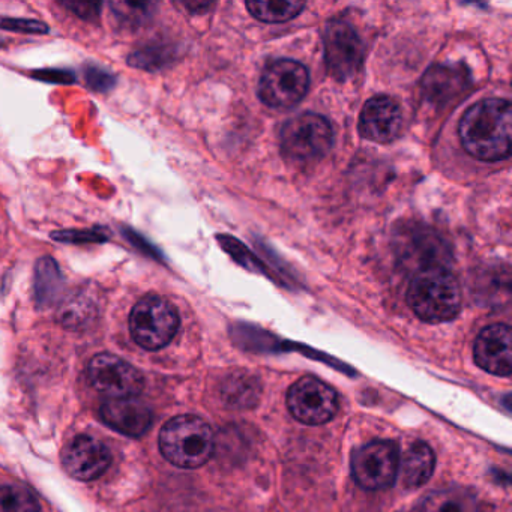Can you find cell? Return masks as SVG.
Listing matches in <instances>:
<instances>
[{
  "label": "cell",
  "instance_id": "1",
  "mask_svg": "<svg viewBox=\"0 0 512 512\" xmlns=\"http://www.w3.org/2000/svg\"><path fill=\"white\" fill-rule=\"evenodd\" d=\"M458 134L467 154L476 160H506L511 155V103L500 98L479 101L464 113Z\"/></svg>",
  "mask_w": 512,
  "mask_h": 512
},
{
  "label": "cell",
  "instance_id": "2",
  "mask_svg": "<svg viewBox=\"0 0 512 512\" xmlns=\"http://www.w3.org/2000/svg\"><path fill=\"white\" fill-rule=\"evenodd\" d=\"M407 304L422 322H451L460 313V284L445 266L416 272L407 290Z\"/></svg>",
  "mask_w": 512,
  "mask_h": 512
},
{
  "label": "cell",
  "instance_id": "3",
  "mask_svg": "<svg viewBox=\"0 0 512 512\" xmlns=\"http://www.w3.org/2000/svg\"><path fill=\"white\" fill-rule=\"evenodd\" d=\"M215 448L214 431L205 419L181 415L170 419L160 433V449L167 461L182 469L208 463Z\"/></svg>",
  "mask_w": 512,
  "mask_h": 512
},
{
  "label": "cell",
  "instance_id": "4",
  "mask_svg": "<svg viewBox=\"0 0 512 512\" xmlns=\"http://www.w3.org/2000/svg\"><path fill=\"white\" fill-rule=\"evenodd\" d=\"M334 145L328 119L304 113L290 119L281 131V154L289 163L307 166L323 160Z\"/></svg>",
  "mask_w": 512,
  "mask_h": 512
},
{
  "label": "cell",
  "instance_id": "5",
  "mask_svg": "<svg viewBox=\"0 0 512 512\" xmlns=\"http://www.w3.org/2000/svg\"><path fill=\"white\" fill-rule=\"evenodd\" d=\"M178 329V311L161 296H146L140 299L131 311V335L143 349H163L175 338Z\"/></svg>",
  "mask_w": 512,
  "mask_h": 512
},
{
  "label": "cell",
  "instance_id": "6",
  "mask_svg": "<svg viewBox=\"0 0 512 512\" xmlns=\"http://www.w3.org/2000/svg\"><path fill=\"white\" fill-rule=\"evenodd\" d=\"M310 76L307 68L292 59L272 62L263 71L259 82V97L272 109H290L304 100Z\"/></svg>",
  "mask_w": 512,
  "mask_h": 512
},
{
  "label": "cell",
  "instance_id": "7",
  "mask_svg": "<svg viewBox=\"0 0 512 512\" xmlns=\"http://www.w3.org/2000/svg\"><path fill=\"white\" fill-rule=\"evenodd\" d=\"M352 473L359 487L385 490L400 473V452L391 440H373L361 446L352 457Z\"/></svg>",
  "mask_w": 512,
  "mask_h": 512
},
{
  "label": "cell",
  "instance_id": "8",
  "mask_svg": "<svg viewBox=\"0 0 512 512\" xmlns=\"http://www.w3.org/2000/svg\"><path fill=\"white\" fill-rule=\"evenodd\" d=\"M287 407L296 421L305 425H323L337 413V392L316 377H304L290 386Z\"/></svg>",
  "mask_w": 512,
  "mask_h": 512
},
{
  "label": "cell",
  "instance_id": "9",
  "mask_svg": "<svg viewBox=\"0 0 512 512\" xmlns=\"http://www.w3.org/2000/svg\"><path fill=\"white\" fill-rule=\"evenodd\" d=\"M88 379L98 392L112 400L134 398L145 385L136 367L112 353H101L89 362Z\"/></svg>",
  "mask_w": 512,
  "mask_h": 512
},
{
  "label": "cell",
  "instance_id": "10",
  "mask_svg": "<svg viewBox=\"0 0 512 512\" xmlns=\"http://www.w3.org/2000/svg\"><path fill=\"white\" fill-rule=\"evenodd\" d=\"M323 41L329 74L338 82L355 76L364 61V47L355 29L343 20H332L326 26Z\"/></svg>",
  "mask_w": 512,
  "mask_h": 512
},
{
  "label": "cell",
  "instance_id": "11",
  "mask_svg": "<svg viewBox=\"0 0 512 512\" xmlns=\"http://www.w3.org/2000/svg\"><path fill=\"white\" fill-rule=\"evenodd\" d=\"M404 118L400 104L388 95H377L365 103L359 116V133L370 142L386 143L398 139Z\"/></svg>",
  "mask_w": 512,
  "mask_h": 512
},
{
  "label": "cell",
  "instance_id": "12",
  "mask_svg": "<svg viewBox=\"0 0 512 512\" xmlns=\"http://www.w3.org/2000/svg\"><path fill=\"white\" fill-rule=\"evenodd\" d=\"M65 470L79 481L100 478L112 464L106 443L91 436H77L62 455Z\"/></svg>",
  "mask_w": 512,
  "mask_h": 512
},
{
  "label": "cell",
  "instance_id": "13",
  "mask_svg": "<svg viewBox=\"0 0 512 512\" xmlns=\"http://www.w3.org/2000/svg\"><path fill=\"white\" fill-rule=\"evenodd\" d=\"M479 368L493 376L509 377L512 373V332L508 325L496 323L482 329L473 347Z\"/></svg>",
  "mask_w": 512,
  "mask_h": 512
},
{
  "label": "cell",
  "instance_id": "14",
  "mask_svg": "<svg viewBox=\"0 0 512 512\" xmlns=\"http://www.w3.org/2000/svg\"><path fill=\"white\" fill-rule=\"evenodd\" d=\"M398 254L401 260L416 271L443 265L446 256L443 242L427 227H412L403 230L398 239Z\"/></svg>",
  "mask_w": 512,
  "mask_h": 512
},
{
  "label": "cell",
  "instance_id": "15",
  "mask_svg": "<svg viewBox=\"0 0 512 512\" xmlns=\"http://www.w3.org/2000/svg\"><path fill=\"white\" fill-rule=\"evenodd\" d=\"M101 419L125 436L142 437L151 428L152 412L142 401L118 398L103 404Z\"/></svg>",
  "mask_w": 512,
  "mask_h": 512
},
{
  "label": "cell",
  "instance_id": "16",
  "mask_svg": "<svg viewBox=\"0 0 512 512\" xmlns=\"http://www.w3.org/2000/svg\"><path fill=\"white\" fill-rule=\"evenodd\" d=\"M469 85V76L464 68L452 65H437L425 74L422 94L434 106L443 107L457 98Z\"/></svg>",
  "mask_w": 512,
  "mask_h": 512
},
{
  "label": "cell",
  "instance_id": "17",
  "mask_svg": "<svg viewBox=\"0 0 512 512\" xmlns=\"http://www.w3.org/2000/svg\"><path fill=\"white\" fill-rule=\"evenodd\" d=\"M436 467V455L430 445L424 442L410 446L403 458L401 481L406 488H419L427 484Z\"/></svg>",
  "mask_w": 512,
  "mask_h": 512
},
{
  "label": "cell",
  "instance_id": "18",
  "mask_svg": "<svg viewBox=\"0 0 512 512\" xmlns=\"http://www.w3.org/2000/svg\"><path fill=\"white\" fill-rule=\"evenodd\" d=\"M419 512H482L475 493L461 487L433 491L425 497Z\"/></svg>",
  "mask_w": 512,
  "mask_h": 512
},
{
  "label": "cell",
  "instance_id": "19",
  "mask_svg": "<svg viewBox=\"0 0 512 512\" xmlns=\"http://www.w3.org/2000/svg\"><path fill=\"white\" fill-rule=\"evenodd\" d=\"M35 299L40 305H49L61 295L62 278L61 269L52 257H43L35 266Z\"/></svg>",
  "mask_w": 512,
  "mask_h": 512
},
{
  "label": "cell",
  "instance_id": "20",
  "mask_svg": "<svg viewBox=\"0 0 512 512\" xmlns=\"http://www.w3.org/2000/svg\"><path fill=\"white\" fill-rule=\"evenodd\" d=\"M260 385L256 377L248 373H235L227 379L223 388V398L236 409H247L259 400Z\"/></svg>",
  "mask_w": 512,
  "mask_h": 512
},
{
  "label": "cell",
  "instance_id": "21",
  "mask_svg": "<svg viewBox=\"0 0 512 512\" xmlns=\"http://www.w3.org/2000/svg\"><path fill=\"white\" fill-rule=\"evenodd\" d=\"M304 8V2H283V0L247 2V10L250 11L251 16L265 23L289 22L295 19Z\"/></svg>",
  "mask_w": 512,
  "mask_h": 512
},
{
  "label": "cell",
  "instance_id": "22",
  "mask_svg": "<svg viewBox=\"0 0 512 512\" xmlns=\"http://www.w3.org/2000/svg\"><path fill=\"white\" fill-rule=\"evenodd\" d=\"M0 512H40V503L29 488L0 485Z\"/></svg>",
  "mask_w": 512,
  "mask_h": 512
},
{
  "label": "cell",
  "instance_id": "23",
  "mask_svg": "<svg viewBox=\"0 0 512 512\" xmlns=\"http://www.w3.org/2000/svg\"><path fill=\"white\" fill-rule=\"evenodd\" d=\"M152 4H133V2H113L110 5L119 25L136 29L151 17Z\"/></svg>",
  "mask_w": 512,
  "mask_h": 512
},
{
  "label": "cell",
  "instance_id": "24",
  "mask_svg": "<svg viewBox=\"0 0 512 512\" xmlns=\"http://www.w3.org/2000/svg\"><path fill=\"white\" fill-rule=\"evenodd\" d=\"M170 55L163 47H148L133 53L128 59L131 67L142 68V70H158L169 61Z\"/></svg>",
  "mask_w": 512,
  "mask_h": 512
},
{
  "label": "cell",
  "instance_id": "25",
  "mask_svg": "<svg viewBox=\"0 0 512 512\" xmlns=\"http://www.w3.org/2000/svg\"><path fill=\"white\" fill-rule=\"evenodd\" d=\"M52 238L65 244H97L107 242L109 235L101 230H64L52 233Z\"/></svg>",
  "mask_w": 512,
  "mask_h": 512
},
{
  "label": "cell",
  "instance_id": "26",
  "mask_svg": "<svg viewBox=\"0 0 512 512\" xmlns=\"http://www.w3.org/2000/svg\"><path fill=\"white\" fill-rule=\"evenodd\" d=\"M0 28L7 29V31L23 32V34H46L49 32V28L44 23L25 19H0Z\"/></svg>",
  "mask_w": 512,
  "mask_h": 512
},
{
  "label": "cell",
  "instance_id": "27",
  "mask_svg": "<svg viewBox=\"0 0 512 512\" xmlns=\"http://www.w3.org/2000/svg\"><path fill=\"white\" fill-rule=\"evenodd\" d=\"M86 80H88L89 86L95 91L106 92L110 88L115 86L116 79L112 74L107 71L101 70V68L94 67L88 68L85 73Z\"/></svg>",
  "mask_w": 512,
  "mask_h": 512
},
{
  "label": "cell",
  "instance_id": "28",
  "mask_svg": "<svg viewBox=\"0 0 512 512\" xmlns=\"http://www.w3.org/2000/svg\"><path fill=\"white\" fill-rule=\"evenodd\" d=\"M64 7L73 11L77 16L82 17L83 20H95L100 16V5L98 4H80V2H71V4H64Z\"/></svg>",
  "mask_w": 512,
  "mask_h": 512
},
{
  "label": "cell",
  "instance_id": "29",
  "mask_svg": "<svg viewBox=\"0 0 512 512\" xmlns=\"http://www.w3.org/2000/svg\"><path fill=\"white\" fill-rule=\"evenodd\" d=\"M37 77L44 82L62 83V85H70L74 82V76L70 71H38Z\"/></svg>",
  "mask_w": 512,
  "mask_h": 512
},
{
  "label": "cell",
  "instance_id": "30",
  "mask_svg": "<svg viewBox=\"0 0 512 512\" xmlns=\"http://www.w3.org/2000/svg\"><path fill=\"white\" fill-rule=\"evenodd\" d=\"M184 7L187 8L190 13H203V11L211 8V4H206V2H190V4H184Z\"/></svg>",
  "mask_w": 512,
  "mask_h": 512
}]
</instances>
